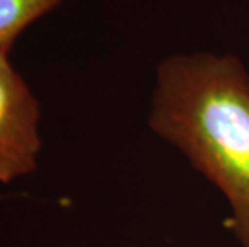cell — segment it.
I'll use <instances>...</instances> for the list:
<instances>
[{"label": "cell", "instance_id": "cell-1", "mask_svg": "<svg viewBox=\"0 0 249 247\" xmlns=\"http://www.w3.org/2000/svg\"><path fill=\"white\" fill-rule=\"evenodd\" d=\"M148 125L222 193L231 234L249 247V72L240 58L198 51L162 60Z\"/></svg>", "mask_w": 249, "mask_h": 247}, {"label": "cell", "instance_id": "cell-2", "mask_svg": "<svg viewBox=\"0 0 249 247\" xmlns=\"http://www.w3.org/2000/svg\"><path fill=\"white\" fill-rule=\"evenodd\" d=\"M40 101L26 79L0 51V183L31 175L42 152Z\"/></svg>", "mask_w": 249, "mask_h": 247}, {"label": "cell", "instance_id": "cell-3", "mask_svg": "<svg viewBox=\"0 0 249 247\" xmlns=\"http://www.w3.org/2000/svg\"><path fill=\"white\" fill-rule=\"evenodd\" d=\"M63 2L65 0H0V51L12 55L21 35Z\"/></svg>", "mask_w": 249, "mask_h": 247}]
</instances>
